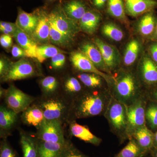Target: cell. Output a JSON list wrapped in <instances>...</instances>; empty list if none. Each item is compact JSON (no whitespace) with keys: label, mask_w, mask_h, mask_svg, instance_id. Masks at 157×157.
I'll return each instance as SVG.
<instances>
[{"label":"cell","mask_w":157,"mask_h":157,"mask_svg":"<svg viewBox=\"0 0 157 157\" xmlns=\"http://www.w3.org/2000/svg\"><path fill=\"white\" fill-rule=\"evenodd\" d=\"M154 147H157V131L154 133Z\"/></svg>","instance_id":"cell-48"},{"label":"cell","mask_w":157,"mask_h":157,"mask_svg":"<svg viewBox=\"0 0 157 157\" xmlns=\"http://www.w3.org/2000/svg\"><path fill=\"white\" fill-rule=\"evenodd\" d=\"M0 157H17L16 152L11 147L6 138H3L1 143Z\"/></svg>","instance_id":"cell-37"},{"label":"cell","mask_w":157,"mask_h":157,"mask_svg":"<svg viewBox=\"0 0 157 157\" xmlns=\"http://www.w3.org/2000/svg\"><path fill=\"white\" fill-rule=\"evenodd\" d=\"M101 31L104 36L113 41L120 42L124 39L123 32L113 23H106L102 26Z\"/></svg>","instance_id":"cell-33"},{"label":"cell","mask_w":157,"mask_h":157,"mask_svg":"<svg viewBox=\"0 0 157 157\" xmlns=\"http://www.w3.org/2000/svg\"><path fill=\"white\" fill-rule=\"evenodd\" d=\"M94 42L101 51L109 72L111 73V71H115L120 63L119 56L116 48L98 38L95 39Z\"/></svg>","instance_id":"cell-10"},{"label":"cell","mask_w":157,"mask_h":157,"mask_svg":"<svg viewBox=\"0 0 157 157\" xmlns=\"http://www.w3.org/2000/svg\"><path fill=\"white\" fill-rule=\"evenodd\" d=\"M38 140L39 157H62L67 146L65 144Z\"/></svg>","instance_id":"cell-20"},{"label":"cell","mask_w":157,"mask_h":157,"mask_svg":"<svg viewBox=\"0 0 157 157\" xmlns=\"http://www.w3.org/2000/svg\"><path fill=\"white\" fill-rule=\"evenodd\" d=\"M147 96L148 100H151L157 102V89L155 90L149 94H147Z\"/></svg>","instance_id":"cell-46"},{"label":"cell","mask_w":157,"mask_h":157,"mask_svg":"<svg viewBox=\"0 0 157 157\" xmlns=\"http://www.w3.org/2000/svg\"><path fill=\"white\" fill-rule=\"evenodd\" d=\"M147 152L132 137L127 145L114 157H143Z\"/></svg>","instance_id":"cell-28"},{"label":"cell","mask_w":157,"mask_h":157,"mask_svg":"<svg viewBox=\"0 0 157 157\" xmlns=\"http://www.w3.org/2000/svg\"><path fill=\"white\" fill-rule=\"evenodd\" d=\"M126 14L136 17L157 8V0H124Z\"/></svg>","instance_id":"cell-11"},{"label":"cell","mask_w":157,"mask_h":157,"mask_svg":"<svg viewBox=\"0 0 157 157\" xmlns=\"http://www.w3.org/2000/svg\"><path fill=\"white\" fill-rule=\"evenodd\" d=\"M48 19L50 27V42L55 45L62 47L69 46L72 42L73 39H70L67 36L61 32L57 28L53 21L49 17Z\"/></svg>","instance_id":"cell-29"},{"label":"cell","mask_w":157,"mask_h":157,"mask_svg":"<svg viewBox=\"0 0 157 157\" xmlns=\"http://www.w3.org/2000/svg\"><path fill=\"white\" fill-rule=\"evenodd\" d=\"M13 37L20 47L24 51L26 57L36 58L38 45L33 39L18 27Z\"/></svg>","instance_id":"cell-19"},{"label":"cell","mask_w":157,"mask_h":157,"mask_svg":"<svg viewBox=\"0 0 157 157\" xmlns=\"http://www.w3.org/2000/svg\"><path fill=\"white\" fill-rule=\"evenodd\" d=\"M62 7L68 17L78 22L90 9L87 5L80 0L68 1Z\"/></svg>","instance_id":"cell-21"},{"label":"cell","mask_w":157,"mask_h":157,"mask_svg":"<svg viewBox=\"0 0 157 157\" xmlns=\"http://www.w3.org/2000/svg\"><path fill=\"white\" fill-rule=\"evenodd\" d=\"M0 43L1 45L4 48H10L13 43L12 36L10 35L3 34L0 37Z\"/></svg>","instance_id":"cell-42"},{"label":"cell","mask_w":157,"mask_h":157,"mask_svg":"<svg viewBox=\"0 0 157 157\" xmlns=\"http://www.w3.org/2000/svg\"><path fill=\"white\" fill-rule=\"evenodd\" d=\"M69 130L71 135L86 143L99 146L102 142V139L94 135L87 126L77 124L75 121L71 122Z\"/></svg>","instance_id":"cell-17"},{"label":"cell","mask_w":157,"mask_h":157,"mask_svg":"<svg viewBox=\"0 0 157 157\" xmlns=\"http://www.w3.org/2000/svg\"><path fill=\"white\" fill-rule=\"evenodd\" d=\"M40 85L44 94L50 95L56 91L58 87L59 82L55 77L48 76L42 78L40 81Z\"/></svg>","instance_id":"cell-35"},{"label":"cell","mask_w":157,"mask_h":157,"mask_svg":"<svg viewBox=\"0 0 157 157\" xmlns=\"http://www.w3.org/2000/svg\"><path fill=\"white\" fill-rule=\"evenodd\" d=\"M37 139L43 141L65 144L66 140L61 121L45 120L38 128Z\"/></svg>","instance_id":"cell-5"},{"label":"cell","mask_w":157,"mask_h":157,"mask_svg":"<svg viewBox=\"0 0 157 157\" xmlns=\"http://www.w3.org/2000/svg\"><path fill=\"white\" fill-rule=\"evenodd\" d=\"M139 42L136 39L129 42L125 51L124 57V63L127 67L132 66L136 61L140 52Z\"/></svg>","instance_id":"cell-31"},{"label":"cell","mask_w":157,"mask_h":157,"mask_svg":"<svg viewBox=\"0 0 157 157\" xmlns=\"http://www.w3.org/2000/svg\"><path fill=\"white\" fill-rule=\"evenodd\" d=\"M12 56L15 58L24 57L26 56L25 52L22 48L17 45H13L11 49Z\"/></svg>","instance_id":"cell-43"},{"label":"cell","mask_w":157,"mask_h":157,"mask_svg":"<svg viewBox=\"0 0 157 157\" xmlns=\"http://www.w3.org/2000/svg\"><path fill=\"white\" fill-rule=\"evenodd\" d=\"M107 11L109 15L116 19L121 21L126 19L124 0H109L107 4Z\"/></svg>","instance_id":"cell-30"},{"label":"cell","mask_w":157,"mask_h":157,"mask_svg":"<svg viewBox=\"0 0 157 157\" xmlns=\"http://www.w3.org/2000/svg\"><path fill=\"white\" fill-rule=\"evenodd\" d=\"M62 157H88L82 153L70 141H68Z\"/></svg>","instance_id":"cell-38"},{"label":"cell","mask_w":157,"mask_h":157,"mask_svg":"<svg viewBox=\"0 0 157 157\" xmlns=\"http://www.w3.org/2000/svg\"><path fill=\"white\" fill-rule=\"evenodd\" d=\"M17 28L18 27L16 23L2 21H1L0 22V29H6L9 33V35L12 37L14 36Z\"/></svg>","instance_id":"cell-40"},{"label":"cell","mask_w":157,"mask_h":157,"mask_svg":"<svg viewBox=\"0 0 157 157\" xmlns=\"http://www.w3.org/2000/svg\"><path fill=\"white\" fill-rule=\"evenodd\" d=\"M70 59L74 67L78 71L83 73L98 74L105 79L108 87L112 84L113 80V76L98 70L90 60L81 51H74L71 52Z\"/></svg>","instance_id":"cell-8"},{"label":"cell","mask_w":157,"mask_h":157,"mask_svg":"<svg viewBox=\"0 0 157 157\" xmlns=\"http://www.w3.org/2000/svg\"><path fill=\"white\" fill-rule=\"evenodd\" d=\"M146 125L152 129L157 128V104L149 103L147 104L145 111Z\"/></svg>","instance_id":"cell-36"},{"label":"cell","mask_w":157,"mask_h":157,"mask_svg":"<svg viewBox=\"0 0 157 157\" xmlns=\"http://www.w3.org/2000/svg\"><path fill=\"white\" fill-rule=\"evenodd\" d=\"M48 15L57 28L71 39H73L81 30L79 22L68 17L62 7L56 8Z\"/></svg>","instance_id":"cell-7"},{"label":"cell","mask_w":157,"mask_h":157,"mask_svg":"<svg viewBox=\"0 0 157 157\" xmlns=\"http://www.w3.org/2000/svg\"><path fill=\"white\" fill-rule=\"evenodd\" d=\"M104 116L108 121L110 131L117 137L120 144L129 140L127 107L125 105L112 97Z\"/></svg>","instance_id":"cell-3"},{"label":"cell","mask_w":157,"mask_h":157,"mask_svg":"<svg viewBox=\"0 0 157 157\" xmlns=\"http://www.w3.org/2000/svg\"><path fill=\"white\" fill-rule=\"evenodd\" d=\"M66 63V56L63 53L58 54L51 58V65L55 69H60L63 67Z\"/></svg>","instance_id":"cell-39"},{"label":"cell","mask_w":157,"mask_h":157,"mask_svg":"<svg viewBox=\"0 0 157 157\" xmlns=\"http://www.w3.org/2000/svg\"><path fill=\"white\" fill-rule=\"evenodd\" d=\"M7 107L18 113L24 112L35 101V98L25 94L13 85L7 90L5 98Z\"/></svg>","instance_id":"cell-6"},{"label":"cell","mask_w":157,"mask_h":157,"mask_svg":"<svg viewBox=\"0 0 157 157\" xmlns=\"http://www.w3.org/2000/svg\"><path fill=\"white\" fill-rule=\"evenodd\" d=\"M48 1H54V0H48Z\"/></svg>","instance_id":"cell-51"},{"label":"cell","mask_w":157,"mask_h":157,"mask_svg":"<svg viewBox=\"0 0 157 157\" xmlns=\"http://www.w3.org/2000/svg\"><path fill=\"white\" fill-rule=\"evenodd\" d=\"M139 76L141 83L147 86L157 83V65L155 62L148 57H145L140 64Z\"/></svg>","instance_id":"cell-15"},{"label":"cell","mask_w":157,"mask_h":157,"mask_svg":"<svg viewBox=\"0 0 157 157\" xmlns=\"http://www.w3.org/2000/svg\"><path fill=\"white\" fill-rule=\"evenodd\" d=\"M6 92H7V90H5L3 89L2 88H1V95H0V96H1V98H5V96H6Z\"/></svg>","instance_id":"cell-47"},{"label":"cell","mask_w":157,"mask_h":157,"mask_svg":"<svg viewBox=\"0 0 157 157\" xmlns=\"http://www.w3.org/2000/svg\"><path fill=\"white\" fill-rule=\"evenodd\" d=\"M154 157H157V147L156 148L155 151L154 153Z\"/></svg>","instance_id":"cell-50"},{"label":"cell","mask_w":157,"mask_h":157,"mask_svg":"<svg viewBox=\"0 0 157 157\" xmlns=\"http://www.w3.org/2000/svg\"><path fill=\"white\" fill-rule=\"evenodd\" d=\"M150 52L153 60L157 63V43H155L151 46Z\"/></svg>","instance_id":"cell-45"},{"label":"cell","mask_w":157,"mask_h":157,"mask_svg":"<svg viewBox=\"0 0 157 157\" xmlns=\"http://www.w3.org/2000/svg\"><path fill=\"white\" fill-rule=\"evenodd\" d=\"M157 20L153 11H150L144 14L138 23L139 33L142 36H150L155 29Z\"/></svg>","instance_id":"cell-26"},{"label":"cell","mask_w":157,"mask_h":157,"mask_svg":"<svg viewBox=\"0 0 157 157\" xmlns=\"http://www.w3.org/2000/svg\"><path fill=\"white\" fill-rule=\"evenodd\" d=\"M63 52V51L60 50L54 45L45 44L38 46L36 58L39 63H42L46 59L52 58L58 54Z\"/></svg>","instance_id":"cell-32"},{"label":"cell","mask_w":157,"mask_h":157,"mask_svg":"<svg viewBox=\"0 0 157 157\" xmlns=\"http://www.w3.org/2000/svg\"><path fill=\"white\" fill-rule=\"evenodd\" d=\"M112 98L109 88L82 92L73 100V117L81 119L104 116Z\"/></svg>","instance_id":"cell-1"},{"label":"cell","mask_w":157,"mask_h":157,"mask_svg":"<svg viewBox=\"0 0 157 157\" xmlns=\"http://www.w3.org/2000/svg\"><path fill=\"white\" fill-rule=\"evenodd\" d=\"M81 51L90 60L98 70L112 75L105 64L101 51L95 44L85 42L81 45Z\"/></svg>","instance_id":"cell-16"},{"label":"cell","mask_w":157,"mask_h":157,"mask_svg":"<svg viewBox=\"0 0 157 157\" xmlns=\"http://www.w3.org/2000/svg\"><path fill=\"white\" fill-rule=\"evenodd\" d=\"M148 101L146 94L133 104L127 106L129 140L136 130L146 125L145 111Z\"/></svg>","instance_id":"cell-4"},{"label":"cell","mask_w":157,"mask_h":157,"mask_svg":"<svg viewBox=\"0 0 157 157\" xmlns=\"http://www.w3.org/2000/svg\"><path fill=\"white\" fill-rule=\"evenodd\" d=\"M21 119L23 122L26 124L36 127L38 128L45 118L40 106L33 105L29 106L23 112Z\"/></svg>","instance_id":"cell-22"},{"label":"cell","mask_w":157,"mask_h":157,"mask_svg":"<svg viewBox=\"0 0 157 157\" xmlns=\"http://www.w3.org/2000/svg\"><path fill=\"white\" fill-rule=\"evenodd\" d=\"M32 39L37 44H47L50 41V27L48 14L45 11L40 10L38 25Z\"/></svg>","instance_id":"cell-14"},{"label":"cell","mask_w":157,"mask_h":157,"mask_svg":"<svg viewBox=\"0 0 157 157\" xmlns=\"http://www.w3.org/2000/svg\"><path fill=\"white\" fill-rule=\"evenodd\" d=\"M64 87L66 92L75 96V98L83 92L81 83L76 77H70L67 78L65 82Z\"/></svg>","instance_id":"cell-34"},{"label":"cell","mask_w":157,"mask_h":157,"mask_svg":"<svg viewBox=\"0 0 157 157\" xmlns=\"http://www.w3.org/2000/svg\"><path fill=\"white\" fill-rule=\"evenodd\" d=\"M40 107L45 119L47 120L61 121L67 108L64 102L56 98L48 99L42 102Z\"/></svg>","instance_id":"cell-12"},{"label":"cell","mask_w":157,"mask_h":157,"mask_svg":"<svg viewBox=\"0 0 157 157\" xmlns=\"http://www.w3.org/2000/svg\"><path fill=\"white\" fill-rule=\"evenodd\" d=\"M109 0H93V4L94 6L98 9H104Z\"/></svg>","instance_id":"cell-44"},{"label":"cell","mask_w":157,"mask_h":157,"mask_svg":"<svg viewBox=\"0 0 157 157\" xmlns=\"http://www.w3.org/2000/svg\"><path fill=\"white\" fill-rule=\"evenodd\" d=\"M77 77L83 85L90 90L103 89L104 82H106L104 78L95 73L82 72Z\"/></svg>","instance_id":"cell-27"},{"label":"cell","mask_w":157,"mask_h":157,"mask_svg":"<svg viewBox=\"0 0 157 157\" xmlns=\"http://www.w3.org/2000/svg\"><path fill=\"white\" fill-rule=\"evenodd\" d=\"M36 73L33 64L28 59H21L11 63L9 72L2 80L6 82L21 80L32 77Z\"/></svg>","instance_id":"cell-9"},{"label":"cell","mask_w":157,"mask_h":157,"mask_svg":"<svg viewBox=\"0 0 157 157\" xmlns=\"http://www.w3.org/2000/svg\"><path fill=\"white\" fill-rule=\"evenodd\" d=\"M113 98L126 106L146 94L140 79L132 71L121 69L109 86Z\"/></svg>","instance_id":"cell-2"},{"label":"cell","mask_w":157,"mask_h":157,"mask_svg":"<svg viewBox=\"0 0 157 157\" xmlns=\"http://www.w3.org/2000/svg\"><path fill=\"white\" fill-rule=\"evenodd\" d=\"M20 144L23 157H39L37 139L23 132L20 133Z\"/></svg>","instance_id":"cell-24"},{"label":"cell","mask_w":157,"mask_h":157,"mask_svg":"<svg viewBox=\"0 0 157 157\" xmlns=\"http://www.w3.org/2000/svg\"><path fill=\"white\" fill-rule=\"evenodd\" d=\"M40 10L29 13L19 9L16 24L19 29L32 38L39 21Z\"/></svg>","instance_id":"cell-13"},{"label":"cell","mask_w":157,"mask_h":157,"mask_svg":"<svg viewBox=\"0 0 157 157\" xmlns=\"http://www.w3.org/2000/svg\"><path fill=\"white\" fill-rule=\"evenodd\" d=\"M141 148L148 152L154 147V133L147 125L137 129L132 135Z\"/></svg>","instance_id":"cell-23"},{"label":"cell","mask_w":157,"mask_h":157,"mask_svg":"<svg viewBox=\"0 0 157 157\" xmlns=\"http://www.w3.org/2000/svg\"><path fill=\"white\" fill-rule=\"evenodd\" d=\"M11 64L6 59L1 58L0 59V76L2 78L6 75L10 69Z\"/></svg>","instance_id":"cell-41"},{"label":"cell","mask_w":157,"mask_h":157,"mask_svg":"<svg viewBox=\"0 0 157 157\" xmlns=\"http://www.w3.org/2000/svg\"><path fill=\"white\" fill-rule=\"evenodd\" d=\"M155 36L156 38L157 39V23L156 27L155 29Z\"/></svg>","instance_id":"cell-49"},{"label":"cell","mask_w":157,"mask_h":157,"mask_svg":"<svg viewBox=\"0 0 157 157\" xmlns=\"http://www.w3.org/2000/svg\"><path fill=\"white\" fill-rule=\"evenodd\" d=\"M17 114L7 106L0 107V128L1 131L9 132L15 125L17 120Z\"/></svg>","instance_id":"cell-25"},{"label":"cell","mask_w":157,"mask_h":157,"mask_svg":"<svg viewBox=\"0 0 157 157\" xmlns=\"http://www.w3.org/2000/svg\"><path fill=\"white\" fill-rule=\"evenodd\" d=\"M101 18L99 11L90 9L78 22L80 30L86 33L92 35L97 30Z\"/></svg>","instance_id":"cell-18"}]
</instances>
